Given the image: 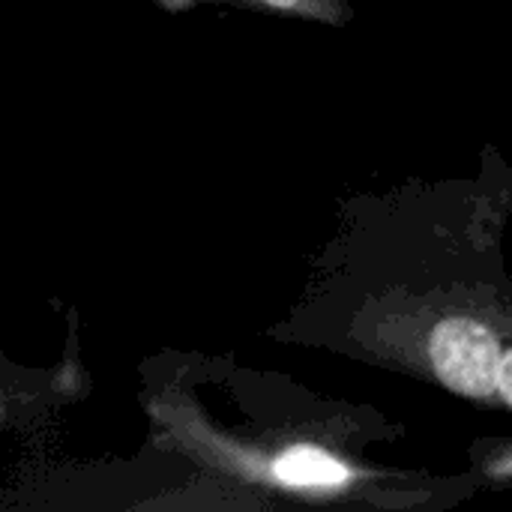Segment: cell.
<instances>
[{
    "instance_id": "3957f363",
    "label": "cell",
    "mask_w": 512,
    "mask_h": 512,
    "mask_svg": "<svg viewBox=\"0 0 512 512\" xmlns=\"http://www.w3.org/2000/svg\"><path fill=\"white\" fill-rule=\"evenodd\" d=\"M267 6H279V9H297V6H306V0H261Z\"/></svg>"
},
{
    "instance_id": "7a4b0ae2",
    "label": "cell",
    "mask_w": 512,
    "mask_h": 512,
    "mask_svg": "<svg viewBox=\"0 0 512 512\" xmlns=\"http://www.w3.org/2000/svg\"><path fill=\"white\" fill-rule=\"evenodd\" d=\"M279 483L294 489H333L348 483V468L318 447H291L273 462Z\"/></svg>"
},
{
    "instance_id": "6da1fadb",
    "label": "cell",
    "mask_w": 512,
    "mask_h": 512,
    "mask_svg": "<svg viewBox=\"0 0 512 512\" xmlns=\"http://www.w3.org/2000/svg\"><path fill=\"white\" fill-rule=\"evenodd\" d=\"M432 363L447 387L465 396L510 402V351L474 318H450L432 336Z\"/></svg>"
}]
</instances>
